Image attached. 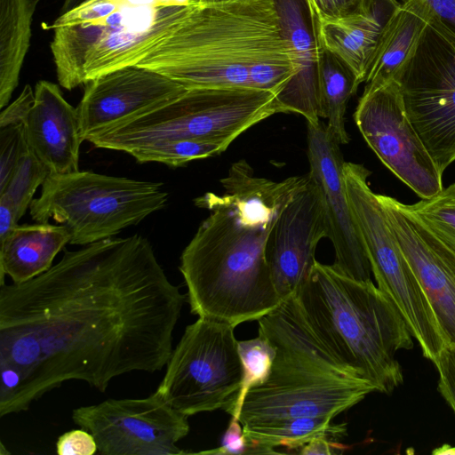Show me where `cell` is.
I'll list each match as a JSON object with an SVG mask.
<instances>
[{
    "label": "cell",
    "instance_id": "1",
    "mask_svg": "<svg viewBox=\"0 0 455 455\" xmlns=\"http://www.w3.org/2000/svg\"><path fill=\"white\" fill-rule=\"evenodd\" d=\"M186 298L140 235L65 250L43 274L0 284V417L69 380L104 392L161 371Z\"/></svg>",
    "mask_w": 455,
    "mask_h": 455
},
{
    "label": "cell",
    "instance_id": "2",
    "mask_svg": "<svg viewBox=\"0 0 455 455\" xmlns=\"http://www.w3.org/2000/svg\"><path fill=\"white\" fill-rule=\"evenodd\" d=\"M307 180V175L280 181L257 177L240 160L220 180L223 193L195 200L210 215L180 256L179 268L192 314L236 327L258 321L282 302L267 244L279 215Z\"/></svg>",
    "mask_w": 455,
    "mask_h": 455
},
{
    "label": "cell",
    "instance_id": "3",
    "mask_svg": "<svg viewBox=\"0 0 455 455\" xmlns=\"http://www.w3.org/2000/svg\"><path fill=\"white\" fill-rule=\"evenodd\" d=\"M137 65L187 90L250 87L277 95L296 73L275 0L196 4Z\"/></svg>",
    "mask_w": 455,
    "mask_h": 455
},
{
    "label": "cell",
    "instance_id": "4",
    "mask_svg": "<svg viewBox=\"0 0 455 455\" xmlns=\"http://www.w3.org/2000/svg\"><path fill=\"white\" fill-rule=\"evenodd\" d=\"M258 324V333L273 345L275 355L267 379L244 397L238 418L243 430L295 417L335 418L376 391L320 340L295 294Z\"/></svg>",
    "mask_w": 455,
    "mask_h": 455
},
{
    "label": "cell",
    "instance_id": "5",
    "mask_svg": "<svg viewBox=\"0 0 455 455\" xmlns=\"http://www.w3.org/2000/svg\"><path fill=\"white\" fill-rule=\"evenodd\" d=\"M309 326L331 353L391 394L403 383L401 349L413 347L408 326L393 301L371 280L353 279L315 261L295 293Z\"/></svg>",
    "mask_w": 455,
    "mask_h": 455
},
{
    "label": "cell",
    "instance_id": "6",
    "mask_svg": "<svg viewBox=\"0 0 455 455\" xmlns=\"http://www.w3.org/2000/svg\"><path fill=\"white\" fill-rule=\"evenodd\" d=\"M277 94L250 88L191 89L145 113L86 139L95 148L132 151L182 140L233 142L256 124L279 113Z\"/></svg>",
    "mask_w": 455,
    "mask_h": 455
},
{
    "label": "cell",
    "instance_id": "7",
    "mask_svg": "<svg viewBox=\"0 0 455 455\" xmlns=\"http://www.w3.org/2000/svg\"><path fill=\"white\" fill-rule=\"evenodd\" d=\"M163 183L90 171L49 174L29 213L36 222L53 220L67 228L71 244L112 238L165 207Z\"/></svg>",
    "mask_w": 455,
    "mask_h": 455
},
{
    "label": "cell",
    "instance_id": "8",
    "mask_svg": "<svg viewBox=\"0 0 455 455\" xmlns=\"http://www.w3.org/2000/svg\"><path fill=\"white\" fill-rule=\"evenodd\" d=\"M120 3L102 19L53 29L51 51L63 88L72 90L108 72L137 65L196 5Z\"/></svg>",
    "mask_w": 455,
    "mask_h": 455
},
{
    "label": "cell",
    "instance_id": "9",
    "mask_svg": "<svg viewBox=\"0 0 455 455\" xmlns=\"http://www.w3.org/2000/svg\"><path fill=\"white\" fill-rule=\"evenodd\" d=\"M371 172L345 162L343 176L351 212L364 243L377 286L395 305L423 355L432 362L446 347L431 306L369 186Z\"/></svg>",
    "mask_w": 455,
    "mask_h": 455
},
{
    "label": "cell",
    "instance_id": "10",
    "mask_svg": "<svg viewBox=\"0 0 455 455\" xmlns=\"http://www.w3.org/2000/svg\"><path fill=\"white\" fill-rule=\"evenodd\" d=\"M394 80L411 126L443 174L455 161V37L433 15Z\"/></svg>",
    "mask_w": 455,
    "mask_h": 455
},
{
    "label": "cell",
    "instance_id": "11",
    "mask_svg": "<svg viewBox=\"0 0 455 455\" xmlns=\"http://www.w3.org/2000/svg\"><path fill=\"white\" fill-rule=\"evenodd\" d=\"M235 328L201 317L186 327L156 389L169 405L189 417L223 409L235 396L243 364Z\"/></svg>",
    "mask_w": 455,
    "mask_h": 455
},
{
    "label": "cell",
    "instance_id": "12",
    "mask_svg": "<svg viewBox=\"0 0 455 455\" xmlns=\"http://www.w3.org/2000/svg\"><path fill=\"white\" fill-rule=\"evenodd\" d=\"M188 416L156 391L145 398L108 399L72 412L76 425L90 432L102 455H180L177 443L189 432Z\"/></svg>",
    "mask_w": 455,
    "mask_h": 455
},
{
    "label": "cell",
    "instance_id": "13",
    "mask_svg": "<svg viewBox=\"0 0 455 455\" xmlns=\"http://www.w3.org/2000/svg\"><path fill=\"white\" fill-rule=\"evenodd\" d=\"M354 119L379 160L421 199L443 188V174L411 126L395 80L364 88Z\"/></svg>",
    "mask_w": 455,
    "mask_h": 455
},
{
    "label": "cell",
    "instance_id": "14",
    "mask_svg": "<svg viewBox=\"0 0 455 455\" xmlns=\"http://www.w3.org/2000/svg\"><path fill=\"white\" fill-rule=\"evenodd\" d=\"M307 124L308 177L317 185L323 201L328 237L332 243L333 266L359 281L371 279V267L354 220L343 176L339 144L321 121Z\"/></svg>",
    "mask_w": 455,
    "mask_h": 455
},
{
    "label": "cell",
    "instance_id": "15",
    "mask_svg": "<svg viewBox=\"0 0 455 455\" xmlns=\"http://www.w3.org/2000/svg\"><path fill=\"white\" fill-rule=\"evenodd\" d=\"M85 85L76 107L84 140L188 91L175 80L138 65L108 72Z\"/></svg>",
    "mask_w": 455,
    "mask_h": 455
},
{
    "label": "cell",
    "instance_id": "16",
    "mask_svg": "<svg viewBox=\"0 0 455 455\" xmlns=\"http://www.w3.org/2000/svg\"><path fill=\"white\" fill-rule=\"evenodd\" d=\"M327 237L322 195L308 177L279 215L267 244L271 277L282 300L296 293L316 261L318 243Z\"/></svg>",
    "mask_w": 455,
    "mask_h": 455
},
{
    "label": "cell",
    "instance_id": "17",
    "mask_svg": "<svg viewBox=\"0 0 455 455\" xmlns=\"http://www.w3.org/2000/svg\"><path fill=\"white\" fill-rule=\"evenodd\" d=\"M379 195L388 223L413 270L446 346L455 348V255L397 199Z\"/></svg>",
    "mask_w": 455,
    "mask_h": 455
},
{
    "label": "cell",
    "instance_id": "18",
    "mask_svg": "<svg viewBox=\"0 0 455 455\" xmlns=\"http://www.w3.org/2000/svg\"><path fill=\"white\" fill-rule=\"evenodd\" d=\"M34 105L24 122L28 148L49 174L79 171L81 137L76 108L64 98L60 87L40 80L35 86Z\"/></svg>",
    "mask_w": 455,
    "mask_h": 455
},
{
    "label": "cell",
    "instance_id": "19",
    "mask_svg": "<svg viewBox=\"0 0 455 455\" xmlns=\"http://www.w3.org/2000/svg\"><path fill=\"white\" fill-rule=\"evenodd\" d=\"M307 2L319 42L349 67L360 84L364 83L379 36L399 0H357L337 16L324 15Z\"/></svg>",
    "mask_w": 455,
    "mask_h": 455
},
{
    "label": "cell",
    "instance_id": "20",
    "mask_svg": "<svg viewBox=\"0 0 455 455\" xmlns=\"http://www.w3.org/2000/svg\"><path fill=\"white\" fill-rule=\"evenodd\" d=\"M296 73L276 97L279 113L320 121L316 80L317 42L307 0H275Z\"/></svg>",
    "mask_w": 455,
    "mask_h": 455
},
{
    "label": "cell",
    "instance_id": "21",
    "mask_svg": "<svg viewBox=\"0 0 455 455\" xmlns=\"http://www.w3.org/2000/svg\"><path fill=\"white\" fill-rule=\"evenodd\" d=\"M69 242L70 234L63 225L18 224L0 242V284L4 283L5 275L20 283L47 271Z\"/></svg>",
    "mask_w": 455,
    "mask_h": 455
},
{
    "label": "cell",
    "instance_id": "22",
    "mask_svg": "<svg viewBox=\"0 0 455 455\" xmlns=\"http://www.w3.org/2000/svg\"><path fill=\"white\" fill-rule=\"evenodd\" d=\"M399 2L379 36L368 67L364 88L394 80L432 18L423 0Z\"/></svg>",
    "mask_w": 455,
    "mask_h": 455
},
{
    "label": "cell",
    "instance_id": "23",
    "mask_svg": "<svg viewBox=\"0 0 455 455\" xmlns=\"http://www.w3.org/2000/svg\"><path fill=\"white\" fill-rule=\"evenodd\" d=\"M38 0H0V108L19 84Z\"/></svg>",
    "mask_w": 455,
    "mask_h": 455
},
{
    "label": "cell",
    "instance_id": "24",
    "mask_svg": "<svg viewBox=\"0 0 455 455\" xmlns=\"http://www.w3.org/2000/svg\"><path fill=\"white\" fill-rule=\"evenodd\" d=\"M316 42V80L320 117L327 119V130L339 145L347 144L350 137L345 126V115L348 101L356 92L360 84L349 67L326 49L317 36Z\"/></svg>",
    "mask_w": 455,
    "mask_h": 455
},
{
    "label": "cell",
    "instance_id": "25",
    "mask_svg": "<svg viewBox=\"0 0 455 455\" xmlns=\"http://www.w3.org/2000/svg\"><path fill=\"white\" fill-rule=\"evenodd\" d=\"M332 417H295L272 421L243 430L250 443L275 448L300 449L310 441L325 437L338 440L347 435L345 423L333 422Z\"/></svg>",
    "mask_w": 455,
    "mask_h": 455
},
{
    "label": "cell",
    "instance_id": "26",
    "mask_svg": "<svg viewBox=\"0 0 455 455\" xmlns=\"http://www.w3.org/2000/svg\"><path fill=\"white\" fill-rule=\"evenodd\" d=\"M414 218L455 255V183L412 204H404Z\"/></svg>",
    "mask_w": 455,
    "mask_h": 455
},
{
    "label": "cell",
    "instance_id": "27",
    "mask_svg": "<svg viewBox=\"0 0 455 455\" xmlns=\"http://www.w3.org/2000/svg\"><path fill=\"white\" fill-rule=\"evenodd\" d=\"M238 351L243 364L241 387L235 396L223 408L236 419L239 418L246 394L267 379L275 355L273 345L259 334L256 338L238 341Z\"/></svg>",
    "mask_w": 455,
    "mask_h": 455
},
{
    "label": "cell",
    "instance_id": "28",
    "mask_svg": "<svg viewBox=\"0 0 455 455\" xmlns=\"http://www.w3.org/2000/svg\"><path fill=\"white\" fill-rule=\"evenodd\" d=\"M230 145L227 140H182L136 149L130 155L140 164L157 162L176 168L220 155Z\"/></svg>",
    "mask_w": 455,
    "mask_h": 455
},
{
    "label": "cell",
    "instance_id": "29",
    "mask_svg": "<svg viewBox=\"0 0 455 455\" xmlns=\"http://www.w3.org/2000/svg\"><path fill=\"white\" fill-rule=\"evenodd\" d=\"M48 175V170L27 144L7 185L0 191V196H5L12 204L18 220L29 208L37 188L43 185Z\"/></svg>",
    "mask_w": 455,
    "mask_h": 455
},
{
    "label": "cell",
    "instance_id": "30",
    "mask_svg": "<svg viewBox=\"0 0 455 455\" xmlns=\"http://www.w3.org/2000/svg\"><path fill=\"white\" fill-rule=\"evenodd\" d=\"M26 146L24 124L0 129V191L7 185Z\"/></svg>",
    "mask_w": 455,
    "mask_h": 455
},
{
    "label": "cell",
    "instance_id": "31",
    "mask_svg": "<svg viewBox=\"0 0 455 455\" xmlns=\"http://www.w3.org/2000/svg\"><path fill=\"white\" fill-rule=\"evenodd\" d=\"M202 454H275L279 453L274 448L250 443L245 437L243 427L238 419L231 417V420L221 440V445L209 451H200Z\"/></svg>",
    "mask_w": 455,
    "mask_h": 455
},
{
    "label": "cell",
    "instance_id": "32",
    "mask_svg": "<svg viewBox=\"0 0 455 455\" xmlns=\"http://www.w3.org/2000/svg\"><path fill=\"white\" fill-rule=\"evenodd\" d=\"M438 374V389L455 413V348L446 346L433 361Z\"/></svg>",
    "mask_w": 455,
    "mask_h": 455
},
{
    "label": "cell",
    "instance_id": "33",
    "mask_svg": "<svg viewBox=\"0 0 455 455\" xmlns=\"http://www.w3.org/2000/svg\"><path fill=\"white\" fill-rule=\"evenodd\" d=\"M97 451L93 435L83 428L65 432L56 442L59 455H92Z\"/></svg>",
    "mask_w": 455,
    "mask_h": 455
},
{
    "label": "cell",
    "instance_id": "34",
    "mask_svg": "<svg viewBox=\"0 0 455 455\" xmlns=\"http://www.w3.org/2000/svg\"><path fill=\"white\" fill-rule=\"evenodd\" d=\"M35 101V92L26 84L17 99L2 109L0 114V129L24 124Z\"/></svg>",
    "mask_w": 455,
    "mask_h": 455
},
{
    "label": "cell",
    "instance_id": "35",
    "mask_svg": "<svg viewBox=\"0 0 455 455\" xmlns=\"http://www.w3.org/2000/svg\"><path fill=\"white\" fill-rule=\"evenodd\" d=\"M435 17L455 37V0H423Z\"/></svg>",
    "mask_w": 455,
    "mask_h": 455
},
{
    "label": "cell",
    "instance_id": "36",
    "mask_svg": "<svg viewBox=\"0 0 455 455\" xmlns=\"http://www.w3.org/2000/svg\"><path fill=\"white\" fill-rule=\"evenodd\" d=\"M348 446L325 437L315 438L300 448L299 453L303 455H340Z\"/></svg>",
    "mask_w": 455,
    "mask_h": 455
},
{
    "label": "cell",
    "instance_id": "37",
    "mask_svg": "<svg viewBox=\"0 0 455 455\" xmlns=\"http://www.w3.org/2000/svg\"><path fill=\"white\" fill-rule=\"evenodd\" d=\"M18 217L9 200L0 196V242L18 225Z\"/></svg>",
    "mask_w": 455,
    "mask_h": 455
},
{
    "label": "cell",
    "instance_id": "38",
    "mask_svg": "<svg viewBox=\"0 0 455 455\" xmlns=\"http://www.w3.org/2000/svg\"><path fill=\"white\" fill-rule=\"evenodd\" d=\"M316 10L328 16H337L348 12L357 0H311Z\"/></svg>",
    "mask_w": 455,
    "mask_h": 455
},
{
    "label": "cell",
    "instance_id": "39",
    "mask_svg": "<svg viewBox=\"0 0 455 455\" xmlns=\"http://www.w3.org/2000/svg\"><path fill=\"white\" fill-rule=\"evenodd\" d=\"M137 6H189L200 4V0H118Z\"/></svg>",
    "mask_w": 455,
    "mask_h": 455
},
{
    "label": "cell",
    "instance_id": "40",
    "mask_svg": "<svg viewBox=\"0 0 455 455\" xmlns=\"http://www.w3.org/2000/svg\"><path fill=\"white\" fill-rule=\"evenodd\" d=\"M433 453L435 454H450V453H452V454H455V447H451V446H443V447H440L438 449H436L435 451H433Z\"/></svg>",
    "mask_w": 455,
    "mask_h": 455
},
{
    "label": "cell",
    "instance_id": "41",
    "mask_svg": "<svg viewBox=\"0 0 455 455\" xmlns=\"http://www.w3.org/2000/svg\"><path fill=\"white\" fill-rule=\"evenodd\" d=\"M229 0H200V4H218L222 3Z\"/></svg>",
    "mask_w": 455,
    "mask_h": 455
}]
</instances>
